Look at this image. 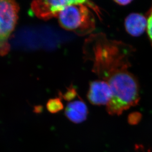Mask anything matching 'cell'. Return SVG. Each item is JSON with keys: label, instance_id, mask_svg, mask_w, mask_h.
I'll use <instances>...</instances> for the list:
<instances>
[{"label": "cell", "instance_id": "cell-1", "mask_svg": "<svg viewBox=\"0 0 152 152\" xmlns=\"http://www.w3.org/2000/svg\"><path fill=\"white\" fill-rule=\"evenodd\" d=\"M133 51L130 45L108 39L103 33L91 34L85 41V60L91 62L92 72L112 90V98L106 105L110 115H121L140 100L137 80L128 70Z\"/></svg>", "mask_w": 152, "mask_h": 152}, {"label": "cell", "instance_id": "cell-2", "mask_svg": "<svg viewBox=\"0 0 152 152\" xmlns=\"http://www.w3.org/2000/svg\"><path fill=\"white\" fill-rule=\"evenodd\" d=\"M98 13L99 9L91 1L67 6L58 15V22L62 28L73 32L77 36L91 34L95 29V20L90 9Z\"/></svg>", "mask_w": 152, "mask_h": 152}, {"label": "cell", "instance_id": "cell-3", "mask_svg": "<svg viewBox=\"0 0 152 152\" xmlns=\"http://www.w3.org/2000/svg\"><path fill=\"white\" fill-rule=\"evenodd\" d=\"M19 10V6L15 1L0 0V56L10 51L8 39L15 30Z\"/></svg>", "mask_w": 152, "mask_h": 152}, {"label": "cell", "instance_id": "cell-4", "mask_svg": "<svg viewBox=\"0 0 152 152\" xmlns=\"http://www.w3.org/2000/svg\"><path fill=\"white\" fill-rule=\"evenodd\" d=\"M87 1H35L31 4L32 10L35 15L43 20L58 17L61 11L70 4L86 3Z\"/></svg>", "mask_w": 152, "mask_h": 152}, {"label": "cell", "instance_id": "cell-5", "mask_svg": "<svg viewBox=\"0 0 152 152\" xmlns=\"http://www.w3.org/2000/svg\"><path fill=\"white\" fill-rule=\"evenodd\" d=\"M112 96V90L106 82L98 79L91 81L89 84L87 97L92 104L107 105Z\"/></svg>", "mask_w": 152, "mask_h": 152}, {"label": "cell", "instance_id": "cell-6", "mask_svg": "<svg viewBox=\"0 0 152 152\" xmlns=\"http://www.w3.org/2000/svg\"><path fill=\"white\" fill-rule=\"evenodd\" d=\"M89 111L86 103L82 99L69 102L65 109L66 117L74 123H81L88 117Z\"/></svg>", "mask_w": 152, "mask_h": 152}, {"label": "cell", "instance_id": "cell-7", "mask_svg": "<svg viewBox=\"0 0 152 152\" xmlns=\"http://www.w3.org/2000/svg\"><path fill=\"white\" fill-rule=\"evenodd\" d=\"M147 22L145 16L137 13H131L125 19V30L129 34L138 37L145 31Z\"/></svg>", "mask_w": 152, "mask_h": 152}, {"label": "cell", "instance_id": "cell-8", "mask_svg": "<svg viewBox=\"0 0 152 152\" xmlns=\"http://www.w3.org/2000/svg\"><path fill=\"white\" fill-rule=\"evenodd\" d=\"M47 110L51 113L55 114L59 112L64 108L61 98H55L49 100L46 103Z\"/></svg>", "mask_w": 152, "mask_h": 152}, {"label": "cell", "instance_id": "cell-9", "mask_svg": "<svg viewBox=\"0 0 152 152\" xmlns=\"http://www.w3.org/2000/svg\"><path fill=\"white\" fill-rule=\"evenodd\" d=\"M61 94L62 98H63L65 101L68 102L72 101L77 96V92L73 86H70L69 88H68L67 90L64 94H62L61 93Z\"/></svg>", "mask_w": 152, "mask_h": 152}, {"label": "cell", "instance_id": "cell-10", "mask_svg": "<svg viewBox=\"0 0 152 152\" xmlns=\"http://www.w3.org/2000/svg\"><path fill=\"white\" fill-rule=\"evenodd\" d=\"M142 115L137 112H133L128 116V123L131 125H136L140 122Z\"/></svg>", "mask_w": 152, "mask_h": 152}, {"label": "cell", "instance_id": "cell-11", "mask_svg": "<svg viewBox=\"0 0 152 152\" xmlns=\"http://www.w3.org/2000/svg\"><path fill=\"white\" fill-rule=\"evenodd\" d=\"M147 33L152 45V9L147 21Z\"/></svg>", "mask_w": 152, "mask_h": 152}, {"label": "cell", "instance_id": "cell-12", "mask_svg": "<svg viewBox=\"0 0 152 152\" xmlns=\"http://www.w3.org/2000/svg\"><path fill=\"white\" fill-rule=\"evenodd\" d=\"M115 3H117V4H119V5H121V6H126V5H128V4H129L131 2V1H129V0H128V1H126V0H125V1H121V0H116V1H114Z\"/></svg>", "mask_w": 152, "mask_h": 152}]
</instances>
